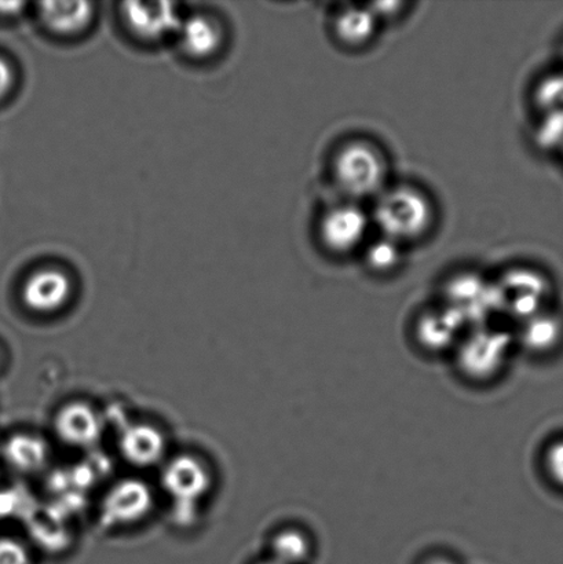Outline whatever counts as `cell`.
<instances>
[{
  "label": "cell",
  "mask_w": 563,
  "mask_h": 564,
  "mask_svg": "<svg viewBox=\"0 0 563 564\" xmlns=\"http://www.w3.org/2000/svg\"><path fill=\"white\" fill-rule=\"evenodd\" d=\"M432 198L412 185L388 186L375 198L371 220L380 236L402 247L421 241L433 228Z\"/></svg>",
  "instance_id": "cell-1"
},
{
  "label": "cell",
  "mask_w": 563,
  "mask_h": 564,
  "mask_svg": "<svg viewBox=\"0 0 563 564\" xmlns=\"http://www.w3.org/2000/svg\"><path fill=\"white\" fill-rule=\"evenodd\" d=\"M333 176L349 202L377 198L389 186L388 160L372 142H346L333 159Z\"/></svg>",
  "instance_id": "cell-2"
},
{
  "label": "cell",
  "mask_w": 563,
  "mask_h": 564,
  "mask_svg": "<svg viewBox=\"0 0 563 564\" xmlns=\"http://www.w3.org/2000/svg\"><path fill=\"white\" fill-rule=\"evenodd\" d=\"M212 473L206 464L193 456L182 455L164 464L162 488L174 501L175 518L191 524L196 508L212 489Z\"/></svg>",
  "instance_id": "cell-3"
},
{
  "label": "cell",
  "mask_w": 563,
  "mask_h": 564,
  "mask_svg": "<svg viewBox=\"0 0 563 564\" xmlns=\"http://www.w3.org/2000/svg\"><path fill=\"white\" fill-rule=\"evenodd\" d=\"M369 226L371 215L357 203H342L323 214L318 225L320 241L333 256H350L367 245Z\"/></svg>",
  "instance_id": "cell-4"
},
{
  "label": "cell",
  "mask_w": 563,
  "mask_h": 564,
  "mask_svg": "<svg viewBox=\"0 0 563 564\" xmlns=\"http://www.w3.org/2000/svg\"><path fill=\"white\" fill-rule=\"evenodd\" d=\"M511 339L504 330L477 329L461 343L457 364L468 379H494L505 368L510 356Z\"/></svg>",
  "instance_id": "cell-5"
},
{
  "label": "cell",
  "mask_w": 563,
  "mask_h": 564,
  "mask_svg": "<svg viewBox=\"0 0 563 564\" xmlns=\"http://www.w3.org/2000/svg\"><path fill=\"white\" fill-rule=\"evenodd\" d=\"M127 30L143 43H160L178 35L185 17L169 2H126L120 8Z\"/></svg>",
  "instance_id": "cell-6"
},
{
  "label": "cell",
  "mask_w": 563,
  "mask_h": 564,
  "mask_svg": "<svg viewBox=\"0 0 563 564\" xmlns=\"http://www.w3.org/2000/svg\"><path fill=\"white\" fill-rule=\"evenodd\" d=\"M154 496L151 486L141 479H123L105 495L101 521L109 528L129 527L151 513Z\"/></svg>",
  "instance_id": "cell-7"
},
{
  "label": "cell",
  "mask_w": 563,
  "mask_h": 564,
  "mask_svg": "<svg viewBox=\"0 0 563 564\" xmlns=\"http://www.w3.org/2000/svg\"><path fill=\"white\" fill-rule=\"evenodd\" d=\"M74 280L63 268L43 267L28 275L21 299L28 310L36 314L61 312L74 295Z\"/></svg>",
  "instance_id": "cell-8"
},
{
  "label": "cell",
  "mask_w": 563,
  "mask_h": 564,
  "mask_svg": "<svg viewBox=\"0 0 563 564\" xmlns=\"http://www.w3.org/2000/svg\"><path fill=\"white\" fill-rule=\"evenodd\" d=\"M496 295L499 308L510 310L517 317L527 321L540 313L549 295V284L539 273L517 270L496 288Z\"/></svg>",
  "instance_id": "cell-9"
},
{
  "label": "cell",
  "mask_w": 563,
  "mask_h": 564,
  "mask_svg": "<svg viewBox=\"0 0 563 564\" xmlns=\"http://www.w3.org/2000/svg\"><path fill=\"white\" fill-rule=\"evenodd\" d=\"M54 431L65 445L90 449L101 440L104 423L96 409L87 403L72 402L55 414Z\"/></svg>",
  "instance_id": "cell-10"
},
{
  "label": "cell",
  "mask_w": 563,
  "mask_h": 564,
  "mask_svg": "<svg viewBox=\"0 0 563 564\" xmlns=\"http://www.w3.org/2000/svg\"><path fill=\"white\" fill-rule=\"evenodd\" d=\"M178 43L186 57L207 59L214 57L224 46L225 30L217 17L197 13L182 21Z\"/></svg>",
  "instance_id": "cell-11"
},
{
  "label": "cell",
  "mask_w": 563,
  "mask_h": 564,
  "mask_svg": "<svg viewBox=\"0 0 563 564\" xmlns=\"http://www.w3.org/2000/svg\"><path fill=\"white\" fill-rule=\"evenodd\" d=\"M37 19L44 30L58 37H77L91 26L96 10L91 2H42Z\"/></svg>",
  "instance_id": "cell-12"
},
{
  "label": "cell",
  "mask_w": 563,
  "mask_h": 564,
  "mask_svg": "<svg viewBox=\"0 0 563 564\" xmlns=\"http://www.w3.org/2000/svg\"><path fill=\"white\" fill-rule=\"evenodd\" d=\"M119 447L121 456L131 466L151 468L164 460L167 441L153 425L132 424L121 433Z\"/></svg>",
  "instance_id": "cell-13"
},
{
  "label": "cell",
  "mask_w": 563,
  "mask_h": 564,
  "mask_svg": "<svg viewBox=\"0 0 563 564\" xmlns=\"http://www.w3.org/2000/svg\"><path fill=\"white\" fill-rule=\"evenodd\" d=\"M537 107L540 113L539 134L548 145L563 137V75L545 79L537 91Z\"/></svg>",
  "instance_id": "cell-14"
},
{
  "label": "cell",
  "mask_w": 563,
  "mask_h": 564,
  "mask_svg": "<svg viewBox=\"0 0 563 564\" xmlns=\"http://www.w3.org/2000/svg\"><path fill=\"white\" fill-rule=\"evenodd\" d=\"M6 463L14 471L33 475L43 471L50 460V447L35 435L17 434L2 447Z\"/></svg>",
  "instance_id": "cell-15"
},
{
  "label": "cell",
  "mask_w": 563,
  "mask_h": 564,
  "mask_svg": "<svg viewBox=\"0 0 563 564\" xmlns=\"http://www.w3.org/2000/svg\"><path fill=\"white\" fill-rule=\"evenodd\" d=\"M463 324L465 321L450 307L430 312L419 321L418 337L430 350H444L457 340Z\"/></svg>",
  "instance_id": "cell-16"
},
{
  "label": "cell",
  "mask_w": 563,
  "mask_h": 564,
  "mask_svg": "<svg viewBox=\"0 0 563 564\" xmlns=\"http://www.w3.org/2000/svg\"><path fill=\"white\" fill-rule=\"evenodd\" d=\"M379 21L369 8L340 11L334 20L335 37L347 47H364L377 35Z\"/></svg>",
  "instance_id": "cell-17"
},
{
  "label": "cell",
  "mask_w": 563,
  "mask_h": 564,
  "mask_svg": "<svg viewBox=\"0 0 563 564\" xmlns=\"http://www.w3.org/2000/svg\"><path fill=\"white\" fill-rule=\"evenodd\" d=\"M561 336V321L554 315L539 313L526 321L522 343L533 352H548L559 345Z\"/></svg>",
  "instance_id": "cell-18"
},
{
  "label": "cell",
  "mask_w": 563,
  "mask_h": 564,
  "mask_svg": "<svg viewBox=\"0 0 563 564\" xmlns=\"http://www.w3.org/2000/svg\"><path fill=\"white\" fill-rule=\"evenodd\" d=\"M362 250L364 262L373 273H393L404 261V247L385 236L379 235L378 240L367 241Z\"/></svg>",
  "instance_id": "cell-19"
},
{
  "label": "cell",
  "mask_w": 563,
  "mask_h": 564,
  "mask_svg": "<svg viewBox=\"0 0 563 564\" xmlns=\"http://www.w3.org/2000/svg\"><path fill=\"white\" fill-rule=\"evenodd\" d=\"M312 544L305 533L296 529L280 532L272 541V560L278 564H303L311 557Z\"/></svg>",
  "instance_id": "cell-20"
},
{
  "label": "cell",
  "mask_w": 563,
  "mask_h": 564,
  "mask_svg": "<svg viewBox=\"0 0 563 564\" xmlns=\"http://www.w3.org/2000/svg\"><path fill=\"white\" fill-rule=\"evenodd\" d=\"M0 564H31V554L20 540L0 538Z\"/></svg>",
  "instance_id": "cell-21"
},
{
  "label": "cell",
  "mask_w": 563,
  "mask_h": 564,
  "mask_svg": "<svg viewBox=\"0 0 563 564\" xmlns=\"http://www.w3.org/2000/svg\"><path fill=\"white\" fill-rule=\"evenodd\" d=\"M544 460L551 479L563 488V440L549 447Z\"/></svg>",
  "instance_id": "cell-22"
},
{
  "label": "cell",
  "mask_w": 563,
  "mask_h": 564,
  "mask_svg": "<svg viewBox=\"0 0 563 564\" xmlns=\"http://www.w3.org/2000/svg\"><path fill=\"white\" fill-rule=\"evenodd\" d=\"M15 72L9 59L0 57V101L14 88Z\"/></svg>",
  "instance_id": "cell-23"
},
{
  "label": "cell",
  "mask_w": 563,
  "mask_h": 564,
  "mask_svg": "<svg viewBox=\"0 0 563 564\" xmlns=\"http://www.w3.org/2000/svg\"><path fill=\"white\" fill-rule=\"evenodd\" d=\"M426 564H456L454 561L446 560V557H435Z\"/></svg>",
  "instance_id": "cell-24"
},
{
  "label": "cell",
  "mask_w": 563,
  "mask_h": 564,
  "mask_svg": "<svg viewBox=\"0 0 563 564\" xmlns=\"http://www.w3.org/2000/svg\"><path fill=\"white\" fill-rule=\"evenodd\" d=\"M261 564H278V563H274L273 561H268V562H263Z\"/></svg>",
  "instance_id": "cell-25"
},
{
  "label": "cell",
  "mask_w": 563,
  "mask_h": 564,
  "mask_svg": "<svg viewBox=\"0 0 563 564\" xmlns=\"http://www.w3.org/2000/svg\"><path fill=\"white\" fill-rule=\"evenodd\" d=\"M0 365H2V352H0Z\"/></svg>",
  "instance_id": "cell-26"
}]
</instances>
